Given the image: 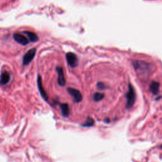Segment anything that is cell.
I'll use <instances>...</instances> for the list:
<instances>
[{
  "label": "cell",
  "instance_id": "cell-1",
  "mask_svg": "<svg viewBox=\"0 0 162 162\" xmlns=\"http://www.w3.org/2000/svg\"><path fill=\"white\" fill-rule=\"evenodd\" d=\"M136 93L132 85L129 84L128 85V91L126 94V99H127V103H126V108L130 109L134 105L136 101Z\"/></svg>",
  "mask_w": 162,
  "mask_h": 162
},
{
  "label": "cell",
  "instance_id": "cell-2",
  "mask_svg": "<svg viewBox=\"0 0 162 162\" xmlns=\"http://www.w3.org/2000/svg\"><path fill=\"white\" fill-rule=\"evenodd\" d=\"M132 65L134 69L139 71L140 73H143V74L149 73L150 67L148 63L141 61H136L133 62Z\"/></svg>",
  "mask_w": 162,
  "mask_h": 162
},
{
  "label": "cell",
  "instance_id": "cell-3",
  "mask_svg": "<svg viewBox=\"0 0 162 162\" xmlns=\"http://www.w3.org/2000/svg\"><path fill=\"white\" fill-rule=\"evenodd\" d=\"M36 53V49L33 48L27 52L23 57V65H27L32 61Z\"/></svg>",
  "mask_w": 162,
  "mask_h": 162
},
{
  "label": "cell",
  "instance_id": "cell-4",
  "mask_svg": "<svg viewBox=\"0 0 162 162\" xmlns=\"http://www.w3.org/2000/svg\"><path fill=\"white\" fill-rule=\"evenodd\" d=\"M66 60L68 65L74 68L78 65V59L77 56L74 53H68L66 55Z\"/></svg>",
  "mask_w": 162,
  "mask_h": 162
},
{
  "label": "cell",
  "instance_id": "cell-5",
  "mask_svg": "<svg viewBox=\"0 0 162 162\" xmlns=\"http://www.w3.org/2000/svg\"><path fill=\"white\" fill-rule=\"evenodd\" d=\"M67 91L73 97L74 101L76 103H79L82 100V95L79 90L72 88H67Z\"/></svg>",
  "mask_w": 162,
  "mask_h": 162
},
{
  "label": "cell",
  "instance_id": "cell-6",
  "mask_svg": "<svg viewBox=\"0 0 162 162\" xmlns=\"http://www.w3.org/2000/svg\"><path fill=\"white\" fill-rule=\"evenodd\" d=\"M56 70L58 73V84L60 86H64L66 84V80L65 78L64 70L60 67H57Z\"/></svg>",
  "mask_w": 162,
  "mask_h": 162
},
{
  "label": "cell",
  "instance_id": "cell-7",
  "mask_svg": "<svg viewBox=\"0 0 162 162\" xmlns=\"http://www.w3.org/2000/svg\"><path fill=\"white\" fill-rule=\"evenodd\" d=\"M13 38L15 39V41L23 45V46H25V45H27L29 44V39L22 34L15 33L13 35Z\"/></svg>",
  "mask_w": 162,
  "mask_h": 162
},
{
  "label": "cell",
  "instance_id": "cell-8",
  "mask_svg": "<svg viewBox=\"0 0 162 162\" xmlns=\"http://www.w3.org/2000/svg\"><path fill=\"white\" fill-rule=\"evenodd\" d=\"M37 82H38V89H39V91L41 96H42V98L44 99L45 101H48V94H47L46 92L45 91V90L44 89L43 82H42V79H41V77L40 75H39L38 77V81H37Z\"/></svg>",
  "mask_w": 162,
  "mask_h": 162
},
{
  "label": "cell",
  "instance_id": "cell-9",
  "mask_svg": "<svg viewBox=\"0 0 162 162\" xmlns=\"http://www.w3.org/2000/svg\"><path fill=\"white\" fill-rule=\"evenodd\" d=\"M160 83L156 81H152L150 85V91L153 94H157L159 93Z\"/></svg>",
  "mask_w": 162,
  "mask_h": 162
},
{
  "label": "cell",
  "instance_id": "cell-10",
  "mask_svg": "<svg viewBox=\"0 0 162 162\" xmlns=\"http://www.w3.org/2000/svg\"><path fill=\"white\" fill-rule=\"evenodd\" d=\"M61 113L63 116L64 117H68L70 114V108L67 103H62L60 105Z\"/></svg>",
  "mask_w": 162,
  "mask_h": 162
},
{
  "label": "cell",
  "instance_id": "cell-11",
  "mask_svg": "<svg viewBox=\"0 0 162 162\" xmlns=\"http://www.w3.org/2000/svg\"><path fill=\"white\" fill-rule=\"evenodd\" d=\"M10 80V75L7 72H3L0 76V85H3L9 82Z\"/></svg>",
  "mask_w": 162,
  "mask_h": 162
},
{
  "label": "cell",
  "instance_id": "cell-12",
  "mask_svg": "<svg viewBox=\"0 0 162 162\" xmlns=\"http://www.w3.org/2000/svg\"><path fill=\"white\" fill-rule=\"evenodd\" d=\"M25 35H27V36L28 37L29 40L30 42L32 43H35L38 41L39 38L38 36V35L33 32H30V31H25L24 33Z\"/></svg>",
  "mask_w": 162,
  "mask_h": 162
},
{
  "label": "cell",
  "instance_id": "cell-13",
  "mask_svg": "<svg viewBox=\"0 0 162 162\" xmlns=\"http://www.w3.org/2000/svg\"><path fill=\"white\" fill-rule=\"evenodd\" d=\"M94 124V119L89 116V117H88V119H86V120L85 121V122L81 125L84 127H92Z\"/></svg>",
  "mask_w": 162,
  "mask_h": 162
},
{
  "label": "cell",
  "instance_id": "cell-14",
  "mask_svg": "<svg viewBox=\"0 0 162 162\" xmlns=\"http://www.w3.org/2000/svg\"><path fill=\"white\" fill-rule=\"evenodd\" d=\"M105 97V94L101 93H96L93 96V100L96 102L101 101Z\"/></svg>",
  "mask_w": 162,
  "mask_h": 162
},
{
  "label": "cell",
  "instance_id": "cell-15",
  "mask_svg": "<svg viewBox=\"0 0 162 162\" xmlns=\"http://www.w3.org/2000/svg\"><path fill=\"white\" fill-rule=\"evenodd\" d=\"M97 87L100 90H103L106 88V86L105 85V84H103V82H99L97 84Z\"/></svg>",
  "mask_w": 162,
  "mask_h": 162
},
{
  "label": "cell",
  "instance_id": "cell-16",
  "mask_svg": "<svg viewBox=\"0 0 162 162\" xmlns=\"http://www.w3.org/2000/svg\"><path fill=\"white\" fill-rule=\"evenodd\" d=\"M160 148H161V149H162V145H161V146H160Z\"/></svg>",
  "mask_w": 162,
  "mask_h": 162
}]
</instances>
